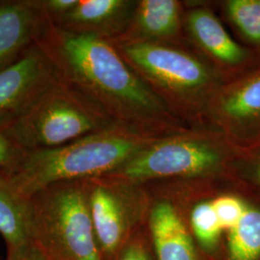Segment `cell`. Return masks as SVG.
Wrapping results in <instances>:
<instances>
[{"instance_id": "6da1fadb", "label": "cell", "mask_w": 260, "mask_h": 260, "mask_svg": "<svg viewBox=\"0 0 260 260\" xmlns=\"http://www.w3.org/2000/svg\"><path fill=\"white\" fill-rule=\"evenodd\" d=\"M38 45L58 76L75 86L107 114L153 109L156 102L109 40L68 32L48 22Z\"/></svg>"}, {"instance_id": "7a4b0ae2", "label": "cell", "mask_w": 260, "mask_h": 260, "mask_svg": "<svg viewBox=\"0 0 260 260\" xmlns=\"http://www.w3.org/2000/svg\"><path fill=\"white\" fill-rule=\"evenodd\" d=\"M138 140L117 126L54 149L25 151L16 167L4 171L26 198L47 186L110 175L137 154Z\"/></svg>"}, {"instance_id": "3957f363", "label": "cell", "mask_w": 260, "mask_h": 260, "mask_svg": "<svg viewBox=\"0 0 260 260\" xmlns=\"http://www.w3.org/2000/svg\"><path fill=\"white\" fill-rule=\"evenodd\" d=\"M31 245L46 260H103L87 179L47 186L29 198Z\"/></svg>"}, {"instance_id": "277c9868", "label": "cell", "mask_w": 260, "mask_h": 260, "mask_svg": "<svg viewBox=\"0 0 260 260\" xmlns=\"http://www.w3.org/2000/svg\"><path fill=\"white\" fill-rule=\"evenodd\" d=\"M107 127L106 112L60 77L8 121L11 137L26 151L62 147Z\"/></svg>"}, {"instance_id": "5b68a950", "label": "cell", "mask_w": 260, "mask_h": 260, "mask_svg": "<svg viewBox=\"0 0 260 260\" xmlns=\"http://www.w3.org/2000/svg\"><path fill=\"white\" fill-rule=\"evenodd\" d=\"M219 153L210 147L191 141H170L135 154L111 177L138 180L154 177L195 176L218 165Z\"/></svg>"}, {"instance_id": "8992f818", "label": "cell", "mask_w": 260, "mask_h": 260, "mask_svg": "<svg viewBox=\"0 0 260 260\" xmlns=\"http://www.w3.org/2000/svg\"><path fill=\"white\" fill-rule=\"evenodd\" d=\"M58 77L55 67L36 44L19 62L0 72V119L23 110Z\"/></svg>"}, {"instance_id": "52a82bcc", "label": "cell", "mask_w": 260, "mask_h": 260, "mask_svg": "<svg viewBox=\"0 0 260 260\" xmlns=\"http://www.w3.org/2000/svg\"><path fill=\"white\" fill-rule=\"evenodd\" d=\"M121 49L132 63L171 88L193 90L208 80L205 66L183 52L149 44H131Z\"/></svg>"}, {"instance_id": "ba28073f", "label": "cell", "mask_w": 260, "mask_h": 260, "mask_svg": "<svg viewBox=\"0 0 260 260\" xmlns=\"http://www.w3.org/2000/svg\"><path fill=\"white\" fill-rule=\"evenodd\" d=\"M48 22L37 0H0V72L37 44Z\"/></svg>"}, {"instance_id": "9c48e42d", "label": "cell", "mask_w": 260, "mask_h": 260, "mask_svg": "<svg viewBox=\"0 0 260 260\" xmlns=\"http://www.w3.org/2000/svg\"><path fill=\"white\" fill-rule=\"evenodd\" d=\"M87 189L94 234L105 260L121 248L126 231L125 208L111 177L87 179Z\"/></svg>"}, {"instance_id": "30bf717a", "label": "cell", "mask_w": 260, "mask_h": 260, "mask_svg": "<svg viewBox=\"0 0 260 260\" xmlns=\"http://www.w3.org/2000/svg\"><path fill=\"white\" fill-rule=\"evenodd\" d=\"M30 220L29 198L19 194L0 170V234L6 244V259H13L32 247Z\"/></svg>"}, {"instance_id": "8fae6325", "label": "cell", "mask_w": 260, "mask_h": 260, "mask_svg": "<svg viewBox=\"0 0 260 260\" xmlns=\"http://www.w3.org/2000/svg\"><path fill=\"white\" fill-rule=\"evenodd\" d=\"M126 5L122 0H78L74 9L52 24L68 32L93 34L108 40Z\"/></svg>"}, {"instance_id": "7c38bea8", "label": "cell", "mask_w": 260, "mask_h": 260, "mask_svg": "<svg viewBox=\"0 0 260 260\" xmlns=\"http://www.w3.org/2000/svg\"><path fill=\"white\" fill-rule=\"evenodd\" d=\"M158 260H197L191 238L173 205L160 203L150 215Z\"/></svg>"}, {"instance_id": "4fadbf2b", "label": "cell", "mask_w": 260, "mask_h": 260, "mask_svg": "<svg viewBox=\"0 0 260 260\" xmlns=\"http://www.w3.org/2000/svg\"><path fill=\"white\" fill-rule=\"evenodd\" d=\"M190 29L207 51L219 60L234 64L244 58V50L226 33L220 21L205 10H196L189 18Z\"/></svg>"}, {"instance_id": "5bb4252c", "label": "cell", "mask_w": 260, "mask_h": 260, "mask_svg": "<svg viewBox=\"0 0 260 260\" xmlns=\"http://www.w3.org/2000/svg\"><path fill=\"white\" fill-rule=\"evenodd\" d=\"M231 260H257L260 257V210L246 206L240 221L230 231Z\"/></svg>"}, {"instance_id": "9a60e30c", "label": "cell", "mask_w": 260, "mask_h": 260, "mask_svg": "<svg viewBox=\"0 0 260 260\" xmlns=\"http://www.w3.org/2000/svg\"><path fill=\"white\" fill-rule=\"evenodd\" d=\"M140 25L150 36L165 37L176 31L179 20V5L174 0L142 1Z\"/></svg>"}, {"instance_id": "2e32d148", "label": "cell", "mask_w": 260, "mask_h": 260, "mask_svg": "<svg viewBox=\"0 0 260 260\" xmlns=\"http://www.w3.org/2000/svg\"><path fill=\"white\" fill-rule=\"evenodd\" d=\"M221 110L225 117L237 121L260 117V74L223 98Z\"/></svg>"}, {"instance_id": "e0dca14e", "label": "cell", "mask_w": 260, "mask_h": 260, "mask_svg": "<svg viewBox=\"0 0 260 260\" xmlns=\"http://www.w3.org/2000/svg\"><path fill=\"white\" fill-rule=\"evenodd\" d=\"M228 9L242 33L251 41L260 43V1L233 0L229 2Z\"/></svg>"}, {"instance_id": "ac0fdd59", "label": "cell", "mask_w": 260, "mask_h": 260, "mask_svg": "<svg viewBox=\"0 0 260 260\" xmlns=\"http://www.w3.org/2000/svg\"><path fill=\"white\" fill-rule=\"evenodd\" d=\"M191 223L198 240L206 248H212L219 241L223 229L211 203L196 206L191 214Z\"/></svg>"}, {"instance_id": "d6986e66", "label": "cell", "mask_w": 260, "mask_h": 260, "mask_svg": "<svg viewBox=\"0 0 260 260\" xmlns=\"http://www.w3.org/2000/svg\"><path fill=\"white\" fill-rule=\"evenodd\" d=\"M10 118L0 119V170L5 172L16 167L26 151L11 137L8 130Z\"/></svg>"}, {"instance_id": "ffe728a7", "label": "cell", "mask_w": 260, "mask_h": 260, "mask_svg": "<svg viewBox=\"0 0 260 260\" xmlns=\"http://www.w3.org/2000/svg\"><path fill=\"white\" fill-rule=\"evenodd\" d=\"M211 204L222 229L229 232L240 221L246 208V205H243L240 200L229 196L220 197Z\"/></svg>"}, {"instance_id": "44dd1931", "label": "cell", "mask_w": 260, "mask_h": 260, "mask_svg": "<svg viewBox=\"0 0 260 260\" xmlns=\"http://www.w3.org/2000/svg\"><path fill=\"white\" fill-rule=\"evenodd\" d=\"M77 2L78 0H37L39 8L51 23L74 9Z\"/></svg>"}, {"instance_id": "7402d4cb", "label": "cell", "mask_w": 260, "mask_h": 260, "mask_svg": "<svg viewBox=\"0 0 260 260\" xmlns=\"http://www.w3.org/2000/svg\"><path fill=\"white\" fill-rule=\"evenodd\" d=\"M118 260H148L144 250L138 246H130L121 252Z\"/></svg>"}, {"instance_id": "603a6c76", "label": "cell", "mask_w": 260, "mask_h": 260, "mask_svg": "<svg viewBox=\"0 0 260 260\" xmlns=\"http://www.w3.org/2000/svg\"><path fill=\"white\" fill-rule=\"evenodd\" d=\"M6 260H46L43 255L39 252V251L34 248L31 247L28 251L23 252L22 254H20L19 256L13 258V259H6Z\"/></svg>"}, {"instance_id": "cb8c5ba5", "label": "cell", "mask_w": 260, "mask_h": 260, "mask_svg": "<svg viewBox=\"0 0 260 260\" xmlns=\"http://www.w3.org/2000/svg\"><path fill=\"white\" fill-rule=\"evenodd\" d=\"M258 177H259V179H260V168H259V170H258Z\"/></svg>"}]
</instances>
